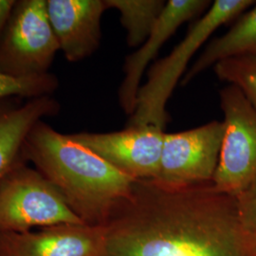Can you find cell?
<instances>
[{
    "label": "cell",
    "instance_id": "obj_1",
    "mask_svg": "<svg viewBox=\"0 0 256 256\" xmlns=\"http://www.w3.org/2000/svg\"><path fill=\"white\" fill-rule=\"evenodd\" d=\"M104 227V256H256L236 196L212 182L166 189L136 180Z\"/></svg>",
    "mask_w": 256,
    "mask_h": 256
},
{
    "label": "cell",
    "instance_id": "obj_2",
    "mask_svg": "<svg viewBox=\"0 0 256 256\" xmlns=\"http://www.w3.org/2000/svg\"><path fill=\"white\" fill-rule=\"evenodd\" d=\"M22 158L32 162L70 210L92 226L106 225L130 198L136 182L44 120L28 133Z\"/></svg>",
    "mask_w": 256,
    "mask_h": 256
},
{
    "label": "cell",
    "instance_id": "obj_3",
    "mask_svg": "<svg viewBox=\"0 0 256 256\" xmlns=\"http://www.w3.org/2000/svg\"><path fill=\"white\" fill-rule=\"evenodd\" d=\"M254 3L252 0L212 2L209 9L192 24L174 50L151 66L146 82L138 92L136 110L128 120V126H153L164 130L169 119L167 102L192 56L218 28L240 16Z\"/></svg>",
    "mask_w": 256,
    "mask_h": 256
},
{
    "label": "cell",
    "instance_id": "obj_4",
    "mask_svg": "<svg viewBox=\"0 0 256 256\" xmlns=\"http://www.w3.org/2000/svg\"><path fill=\"white\" fill-rule=\"evenodd\" d=\"M61 224L84 223L43 174L19 162L0 180V232H25Z\"/></svg>",
    "mask_w": 256,
    "mask_h": 256
},
{
    "label": "cell",
    "instance_id": "obj_5",
    "mask_svg": "<svg viewBox=\"0 0 256 256\" xmlns=\"http://www.w3.org/2000/svg\"><path fill=\"white\" fill-rule=\"evenodd\" d=\"M60 50L46 0H19L0 41V72L14 77L48 74Z\"/></svg>",
    "mask_w": 256,
    "mask_h": 256
},
{
    "label": "cell",
    "instance_id": "obj_6",
    "mask_svg": "<svg viewBox=\"0 0 256 256\" xmlns=\"http://www.w3.org/2000/svg\"><path fill=\"white\" fill-rule=\"evenodd\" d=\"M220 97L224 136L212 182L236 196L256 178V110L234 84L222 88Z\"/></svg>",
    "mask_w": 256,
    "mask_h": 256
},
{
    "label": "cell",
    "instance_id": "obj_7",
    "mask_svg": "<svg viewBox=\"0 0 256 256\" xmlns=\"http://www.w3.org/2000/svg\"><path fill=\"white\" fill-rule=\"evenodd\" d=\"M224 136L223 122L164 133L160 170L154 182L166 189H182L210 182L218 168Z\"/></svg>",
    "mask_w": 256,
    "mask_h": 256
},
{
    "label": "cell",
    "instance_id": "obj_8",
    "mask_svg": "<svg viewBox=\"0 0 256 256\" xmlns=\"http://www.w3.org/2000/svg\"><path fill=\"white\" fill-rule=\"evenodd\" d=\"M164 133L153 126H126L115 132L70 135L122 174L138 180H154L158 173Z\"/></svg>",
    "mask_w": 256,
    "mask_h": 256
},
{
    "label": "cell",
    "instance_id": "obj_9",
    "mask_svg": "<svg viewBox=\"0 0 256 256\" xmlns=\"http://www.w3.org/2000/svg\"><path fill=\"white\" fill-rule=\"evenodd\" d=\"M106 227L61 224L39 232H0V256H104Z\"/></svg>",
    "mask_w": 256,
    "mask_h": 256
},
{
    "label": "cell",
    "instance_id": "obj_10",
    "mask_svg": "<svg viewBox=\"0 0 256 256\" xmlns=\"http://www.w3.org/2000/svg\"><path fill=\"white\" fill-rule=\"evenodd\" d=\"M208 0H169L146 41L136 52L128 55L124 66V80L119 88L120 108L129 116L136 110L140 81L147 66L155 60L166 41L182 24L209 9Z\"/></svg>",
    "mask_w": 256,
    "mask_h": 256
},
{
    "label": "cell",
    "instance_id": "obj_11",
    "mask_svg": "<svg viewBox=\"0 0 256 256\" xmlns=\"http://www.w3.org/2000/svg\"><path fill=\"white\" fill-rule=\"evenodd\" d=\"M108 9L106 0H46L50 23L68 61H82L98 50Z\"/></svg>",
    "mask_w": 256,
    "mask_h": 256
},
{
    "label": "cell",
    "instance_id": "obj_12",
    "mask_svg": "<svg viewBox=\"0 0 256 256\" xmlns=\"http://www.w3.org/2000/svg\"><path fill=\"white\" fill-rule=\"evenodd\" d=\"M2 101H0V180L14 165L24 160L22 149L34 126L43 118L55 116L60 111V104L52 96L28 99L24 104Z\"/></svg>",
    "mask_w": 256,
    "mask_h": 256
},
{
    "label": "cell",
    "instance_id": "obj_13",
    "mask_svg": "<svg viewBox=\"0 0 256 256\" xmlns=\"http://www.w3.org/2000/svg\"><path fill=\"white\" fill-rule=\"evenodd\" d=\"M247 55H256V4L243 14L225 34L212 39L205 46L182 79V84L191 82L205 70L223 60Z\"/></svg>",
    "mask_w": 256,
    "mask_h": 256
},
{
    "label": "cell",
    "instance_id": "obj_14",
    "mask_svg": "<svg viewBox=\"0 0 256 256\" xmlns=\"http://www.w3.org/2000/svg\"><path fill=\"white\" fill-rule=\"evenodd\" d=\"M108 9L119 12L126 30L128 46H140L150 34L164 9V0H106Z\"/></svg>",
    "mask_w": 256,
    "mask_h": 256
},
{
    "label": "cell",
    "instance_id": "obj_15",
    "mask_svg": "<svg viewBox=\"0 0 256 256\" xmlns=\"http://www.w3.org/2000/svg\"><path fill=\"white\" fill-rule=\"evenodd\" d=\"M214 68L221 81L238 86L256 110V55L226 59Z\"/></svg>",
    "mask_w": 256,
    "mask_h": 256
},
{
    "label": "cell",
    "instance_id": "obj_16",
    "mask_svg": "<svg viewBox=\"0 0 256 256\" xmlns=\"http://www.w3.org/2000/svg\"><path fill=\"white\" fill-rule=\"evenodd\" d=\"M59 81L54 74H46L34 77H14L0 72V101L10 97L34 99L52 96L57 90Z\"/></svg>",
    "mask_w": 256,
    "mask_h": 256
},
{
    "label": "cell",
    "instance_id": "obj_17",
    "mask_svg": "<svg viewBox=\"0 0 256 256\" xmlns=\"http://www.w3.org/2000/svg\"><path fill=\"white\" fill-rule=\"evenodd\" d=\"M238 216L256 252V178L236 196Z\"/></svg>",
    "mask_w": 256,
    "mask_h": 256
},
{
    "label": "cell",
    "instance_id": "obj_18",
    "mask_svg": "<svg viewBox=\"0 0 256 256\" xmlns=\"http://www.w3.org/2000/svg\"><path fill=\"white\" fill-rule=\"evenodd\" d=\"M16 3V0H0V41L9 23Z\"/></svg>",
    "mask_w": 256,
    "mask_h": 256
}]
</instances>
